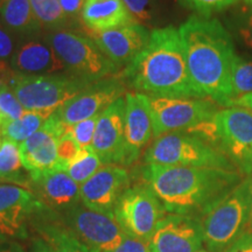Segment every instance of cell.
I'll list each match as a JSON object with an SVG mask.
<instances>
[{
	"label": "cell",
	"instance_id": "obj_1",
	"mask_svg": "<svg viewBox=\"0 0 252 252\" xmlns=\"http://www.w3.org/2000/svg\"><path fill=\"white\" fill-rule=\"evenodd\" d=\"M189 75L201 97L220 106L231 99L230 74L236 50L231 34L219 19L193 15L179 28Z\"/></svg>",
	"mask_w": 252,
	"mask_h": 252
},
{
	"label": "cell",
	"instance_id": "obj_2",
	"mask_svg": "<svg viewBox=\"0 0 252 252\" xmlns=\"http://www.w3.org/2000/svg\"><path fill=\"white\" fill-rule=\"evenodd\" d=\"M141 176L167 213L200 220L242 182L238 171L210 167L146 165Z\"/></svg>",
	"mask_w": 252,
	"mask_h": 252
},
{
	"label": "cell",
	"instance_id": "obj_3",
	"mask_svg": "<svg viewBox=\"0 0 252 252\" xmlns=\"http://www.w3.org/2000/svg\"><path fill=\"white\" fill-rule=\"evenodd\" d=\"M121 78L149 97L203 98L191 82L179 30L171 26L151 31L149 43Z\"/></svg>",
	"mask_w": 252,
	"mask_h": 252
},
{
	"label": "cell",
	"instance_id": "obj_4",
	"mask_svg": "<svg viewBox=\"0 0 252 252\" xmlns=\"http://www.w3.org/2000/svg\"><path fill=\"white\" fill-rule=\"evenodd\" d=\"M252 181H242L201 219L203 243L210 252H223L243 235L251 219Z\"/></svg>",
	"mask_w": 252,
	"mask_h": 252
},
{
	"label": "cell",
	"instance_id": "obj_5",
	"mask_svg": "<svg viewBox=\"0 0 252 252\" xmlns=\"http://www.w3.org/2000/svg\"><path fill=\"white\" fill-rule=\"evenodd\" d=\"M94 82L71 74L27 76L14 74L8 76L7 86L12 88L26 111L52 116L69 100L82 93Z\"/></svg>",
	"mask_w": 252,
	"mask_h": 252
},
{
	"label": "cell",
	"instance_id": "obj_6",
	"mask_svg": "<svg viewBox=\"0 0 252 252\" xmlns=\"http://www.w3.org/2000/svg\"><path fill=\"white\" fill-rule=\"evenodd\" d=\"M146 165L210 167L237 171L234 163L217 147L185 131L156 138L145 153Z\"/></svg>",
	"mask_w": 252,
	"mask_h": 252
},
{
	"label": "cell",
	"instance_id": "obj_7",
	"mask_svg": "<svg viewBox=\"0 0 252 252\" xmlns=\"http://www.w3.org/2000/svg\"><path fill=\"white\" fill-rule=\"evenodd\" d=\"M45 39L55 50L68 74L97 82L115 76L119 70L87 34L62 30L49 32Z\"/></svg>",
	"mask_w": 252,
	"mask_h": 252
},
{
	"label": "cell",
	"instance_id": "obj_8",
	"mask_svg": "<svg viewBox=\"0 0 252 252\" xmlns=\"http://www.w3.org/2000/svg\"><path fill=\"white\" fill-rule=\"evenodd\" d=\"M166 209L147 185L128 187L121 195L113 216L125 236L149 243Z\"/></svg>",
	"mask_w": 252,
	"mask_h": 252
},
{
	"label": "cell",
	"instance_id": "obj_9",
	"mask_svg": "<svg viewBox=\"0 0 252 252\" xmlns=\"http://www.w3.org/2000/svg\"><path fill=\"white\" fill-rule=\"evenodd\" d=\"M216 147L222 151L235 168L243 174L252 173V112L230 106L219 110L214 117Z\"/></svg>",
	"mask_w": 252,
	"mask_h": 252
},
{
	"label": "cell",
	"instance_id": "obj_10",
	"mask_svg": "<svg viewBox=\"0 0 252 252\" xmlns=\"http://www.w3.org/2000/svg\"><path fill=\"white\" fill-rule=\"evenodd\" d=\"M153 135L187 131L216 115L215 102L207 98H169L149 97Z\"/></svg>",
	"mask_w": 252,
	"mask_h": 252
},
{
	"label": "cell",
	"instance_id": "obj_11",
	"mask_svg": "<svg viewBox=\"0 0 252 252\" xmlns=\"http://www.w3.org/2000/svg\"><path fill=\"white\" fill-rule=\"evenodd\" d=\"M45 209L28 188L0 184V241L26 239L33 220Z\"/></svg>",
	"mask_w": 252,
	"mask_h": 252
},
{
	"label": "cell",
	"instance_id": "obj_12",
	"mask_svg": "<svg viewBox=\"0 0 252 252\" xmlns=\"http://www.w3.org/2000/svg\"><path fill=\"white\" fill-rule=\"evenodd\" d=\"M61 220L83 243L98 252L113 250L126 237L115 216L94 212L82 202L62 213Z\"/></svg>",
	"mask_w": 252,
	"mask_h": 252
},
{
	"label": "cell",
	"instance_id": "obj_13",
	"mask_svg": "<svg viewBox=\"0 0 252 252\" xmlns=\"http://www.w3.org/2000/svg\"><path fill=\"white\" fill-rule=\"evenodd\" d=\"M125 94V83L112 76L94 82L55 113L62 123L70 126L99 116Z\"/></svg>",
	"mask_w": 252,
	"mask_h": 252
},
{
	"label": "cell",
	"instance_id": "obj_14",
	"mask_svg": "<svg viewBox=\"0 0 252 252\" xmlns=\"http://www.w3.org/2000/svg\"><path fill=\"white\" fill-rule=\"evenodd\" d=\"M203 244L201 220L168 214L160 220L149 242L151 252H196Z\"/></svg>",
	"mask_w": 252,
	"mask_h": 252
},
{
	"label": "cell",
	"instance_id": "obj_15",
	"mask_svg": "<svg viewBox=\"0 0 252 252\" xmlns=\"http://www.w3.org/2000/svg\"><path fill=\"white\" fill-rule=\"evenodd\" d=\"M91 150L103 165L125 166V98H119L100 113Z\"/></svg>",
	"mask_w": 252,
	"mask_h": 252
},
{
	"label": "cell",
	"instance_id": "obj_16",
	"mask_svg": "<svg viewBox=\"0 0 252 252\" xmlns=\"http://www.w3.org/2000/svg\"><path fill=\"white\" fill-rule=\"evenodd\" d=\"M130 174L123 166L103 165L80 186L81 202L94 212L113 215L118 198L128 188Z\"/></svg>",
	"mask_w": 252,
	"mask_h": 252
},
{
	"label": "cell",
	"instance_id": "obj_17",
	"mask_svg": "<svg viewBox=\"0 0 252 252\" xmlns=\"http://www.w3.org/2000/svg\"><path fill=\"white\" fill-rule=\"evenodd\" d=\"M67 130L68 125L62 123L56 113H53L36 133L19 145L21 162L27 173L56 168L59 138Z\"/></svg>",
	"mask_w": 252,
	"mask_h": 252
},
{
	"label": "cell",
	"instance_id": "obj_18",
	"mask_svg": "<svg viewBox=\"0 0 252 252\" xmlns=\"http://www.w3.org/2000/svg\"><path fill=\"white\" fill-rule=\"evenodd\" d=\"M118 69L127 67L149 43V28L134 23L106 32L84 31Z\"/></svg>",
	"mask_w": 252,
	"mask_h": 252
},
{
	"label": "cell",
	"instance_id": "obj_19",
	"mask_svg": "<svg viewBox=\"0 0 252 252\" xmlns=\"http://www.w3.org/2000/svg\"><path fill=\"white\" fill-rule=\"evenodd\" d=\"M28 189L47 209L55 214L64 213L81 203L80 186L64 171L49 169L31 173Z\"/></svg>",
	"mask_w": 252,
	"mask_h": 252
},
{
	"label": "cell",
	"instance_id": "obj_20",
	"mask_svg": "<svg viewBox=\"0 0 252 252\" xmlns=\"http://www.w3.org/2000/svg\"><path fill=\"white\" fill-rule=\"evenodd\" d=\"M9 68L14 74L27 76L68 74L55 50L47 42L45 36H34L19 43Z\"/></svg>",
	"mask_w": 252,
	"mask_h": 252
},
{
	"label": "cell",
	"instance_id": "obj_21",
	"mask_svg": "<svg viewBox=\"0 0 252 252\" xmlns=\"http://www.w3.org/2000/svg\"><path fill=\"white\" fill-rule=\"evenodd\" d=\"M153 135L149 96L140 93L125 94V166L139 157L140 151Z\"/></svg>",
	"mask_w": 252,
	"mask_h": 252
},
{
	"label": "cell",
	"instance_id": "obj_22",
	"mask_svg": "<svg viewBox=\"0 0 252 252\" xmlns=\"http://www.w3.org/2000/svg\"><path fill=\"white\" fill-rule=\"evenodd\" d=\"M81 20L84 31L97 33L135 23L123 0H86Z\"/></svg>",
	"mask_w": 252,
	"mask_h": 252
},
{
	"label": "cell",
	"instance_id": "obj_23",
	"mask_svg": "<svg viewBox=\"0 0 252 252\" xmlns=\"http://www.w3.org/2000/svg\"><path fill=\"white\" fill-rule=\"evenodd\" d=\"M54 214L46 208L32 223L53 252H98L76 237L62 220L55 219Z\"/></svg>",
	"mask_w": 252,
	"mask_h": 252
},
{
	"label": "cell",
	"instance_id": "obj_24",
	"mask_svg": "<svg viewBox=\"0 0 252 252\" xmlns=\"http://www.w3.org/2000/svg\"><path fill=\"white\" fill-rule=\"evenodd\" d=\"M0 20L20 41L39 36L42 31L30 0H1Z\"/></svg>",
	"mask_w": 252,
	"mask_h": 252
},
{
	"label": "cell",
	"instance_id": "obj_25",
	"mask_svg": "<svg viewBox=\"0 0 252 252\" xmlns=\"http://www.w3.org/2000/svg\"><path fill=\"white\" fill-rule=\"evenodd\" d=\"M24 168L20 158L19 144L2 139L0 145V180L12 182L14 185H24L28 188L30 173Z\"/></svg>",
	"mask_w": 252,
	"mask_h": 252
},
{
	"label": "cell",
	"instance_id": "obj_26",
	"mask_svg": "<svg viewBox=\"0 0 252 252\" xmlns=\"http://www.w3.org/2000/svg\"><path fill=\"white\" fill-rule=\"evenodd\" d=\"M225 27L239 45L252 54V5L244 2L230 8Z\"/></svg>",
	"mask_w": 252,
	"mask_h": 252
},
{
	"label": "cell",
	"instance_id": "obj_27",
	"mask_svg": "<svg viewBox=\"0 0 252 252\" xmlns=\"http://www.w3.org/2000/svg\"><path fill=\"white\" fill-rule=\"evenodd\" d=\"M49 117L50 116L46 113L26 111L17 121L9 123L1 128L2 139L14 141L20 145L36 133Z\"/></svg>",
	"mask_w": 252,
	"mask_h": 252
},
{
	"label": "cell",
	"instance_id": "obj_28",
	"mask_svg": "<svg viewBox=\"0 0 252 252\" xmlns=\"http://www.w3.org/2000/svg\"><path fill=\"white\" fill-rule=\"evenodd\" d=\"M34 15L39 21L41 27L49 32L65 30L69 20L60 5L59 0H30Z\"/></svg>",
	"mask_w": 252,
	"mask_h": 252
},
{
	"label": "cell",
	"instance_id": "obj_29",
	"mask_svg": "<svg viewBox=\"0 0 252 252\" xmlns=\"http://www.w3.org/2000/svg\"><path fill=\"white\" fill-rule=\"evenodd\" d=\"M230 87L231 99L252 93V58L236 55L230 74Z\"/></svg>",
	"mask_w": 252,
	"mask_h": 252
},
{
	"label": "cell",
	"instance_id": "obj_30",
	"mask_svg": "<svg viewBox=\"0 0 252 252\" xmlns=\"http://www.w3.org/2000/svg\"><path fill=\"white\" fill-rule=\"evenodd\" d=\"M102 166L103 162L93 150L82 149L76 159L68 166L65 172L78 186H82Z\"/></svg>",
	"mask_w": 252,
	"mask_h": 252
},
{
	"label": "cell",
	"instance_id": "obj_31",
	"mask_svg": "<svg viewBox=\"0 0 252 252\" xmlns=\"http://www.w3.org/2000/svg\"><path fill=\"white\" fill-rule=\"evenodd\" d=\"M132 18L137 24L152 27L159 23L161 5L159 0H123Z\"/></svg>",
	"mask_w": 252,
	"mask_h": 252
},
{
	"label": "cell",
	"instance_id": "obj_32",
	"mask_svg": "<svg viewBox=\"0 0 252 252\" xmlns=\"http://www.w3.org/2000/svg\"><path fill=\"white\" fill-rule=\"evenodd\" d=\"M26 112L14 91L7 84L0 86V130L5 125L17 121Z\"/></svg>",
	"mask_w": 252,
	"mask_h": 252
},
{
	"label": "cell",
	"instance_id": "obj_33",
	"mask_svg": "<svg viewBox=\"0 0 252 252\" xmlns=\"http://www.w3.org/2000/svg\"><path fill=\"white\" fill-rule=\"evenodd\" d=\"M182 6L203 18H212L213 14L225 12L237 5L239 0H180Z\"/></svg>",
	"mask_w": 252,
	"mask_h": 252
},
{
	"label": "cell",
	"instance_id": "obj_34",
	"mask_svg": "<svg viewBox=\"0 0 252 252\" xmlns=\"http://www.w3.org/2000/svg\"><path fill=\"white\" fill-rule=\"evenodd\" d=\"M21 41L0 20V74L12 71L9 63Z\"/></svg>",
	"mask_w": 252,
	"mask_h": 252
},
{
	"label": "cell",
	"instance_id": "obj_35",
	"mask_svg": "<svg viewBox=\"0 0 252 252\" xmlns=\"http://www.w3.org/2000/svg\"><path fill=\"white\" fill-rule=\"evenodd\" d=\"M80 145L74 139L70 131L68 130L60 135L58 143V166L55 169L58 171H67L68 166L76 159L81 152Z\"/></svg>",
	"mask_w": 252,
	"mask_h": 252
},
{
	"label": "cell",
	"instance_id": "obj_36",
	"mask_svg": "<svg viewBox=\"0 0 252 252\" xmlns=\"http://www.w3.org/2000/svg\"><path fill=\"white\" fill-rule=\"evenodd\" d=\"M98 117L99 116H94L93 118L86 119V121L69 126V131H70L74 139L77 141V144L80 145L81 149H91Z\"/></svg>",
	"mask_w": 252,
	"mask_h": 252
},
{
	"label": "cell",
	"instance_id": "obj_37",
	"mask_svg": "<svg viewBox=\"0 0 252 252\" xmlns=\"http://www.w3.org/2000/svg\"><path fill=\"white\" fill-rule=\"evenodd\" d=\"M109 252H151V250L149 248V243H146V242L126 236L117 248Z\"/></svg>",
	"mask_w": 252,
	"mask_h": 252
},
{
	"label": "cell",
	"instance_id": "obj_38",
	"mask_svg": "<svg viewBox=\"0 0 252 252\" xmlns=\"http://www.w3.org/2000/svg\"><path fill=\"white\" fill-rule=\"evenodd\" d=\"M59 1L69 20L81 19L82 9H83L86 0H59Z\"/></svg>",
	"mask_w": 252,
	"mask_h": 252
},
{
	"label": "cell",
	"instance_id": "obj_39",
	"mask_svg": "<svg viewBox=\"0 0 252 252\" xmlns=\"http://www.w3.org/2000/svg\"><path fill=\"white\" fill-rule=\"evenodd\" d=\"M223 252H252V232H245Z\"/></svg>",
	"mask_w": 252,
	"mask_h": 252
},
{
	"label": "cell",
	"instance_id": "obj_40",
	"mask_svg": "<svg viewBox=\"0 0 252 252\" xmlns=\"http://www.w3.org/2000/svg\"><path fill=\"white\" fill-rule=\"evenodd\" d=\"M230 106H238V108L245 109L248 111L252 112V93L229 100L228 105L225 108H230Z\"/></svg>",
	"mask_w": 252,
	"mask_h": 252
},
{
	"label": "cell",
	"instance_id": "obj_41",
	"mask_svg": "<svg viewBox=\"0 0 252 252\" xmlns=\"http://www.w3.org/2000/svg\"><path fill=\"white\" fill-rule=\"evenodd\" d=\"M0 252H25L17 241H0Z\"/></svg>",
	"mask_w": 252,
	"mask_h": 252
},
{
	"label": "cell",
	"instance_id": "obj_42",
	"mask_svg": "<svg viewBox=\"0 0 252 252\" xmlns=\"http://www.w3.org/2000/svg\"><path fill=\"white\" fill-rule=\"evenodd\" d=\"M31 252H53L52 249L47 242L43 238L35 237L32 241V248H31Z\"/></svg>",
	"mask_w": 252,
	"mask_h": 252
},
{
	"label": "cell",
	"instance_id": "obj_43",
	"mask_svg": "<svg viewBox=\"0 0 252 252\" xmlns=\"http://www.w3.org/2000/svg\"><path fill=\"white\" fill-rule=\"evenodd\" d=\"M244 2H247V4L252 5V0H244Z\"/></svg>",
	"mask_w": 252,
	"mask_h": 252
},
{
	"label": "cell",
	"instance_id": "obj_44",
	"mask_svg": "<svg viewBox=\"0 0 252 252\" xmlns=\"http://www.w3.org/2000/svg\"><path fill=\"white\" fill-rule=\"evenodd\" d=\"M251 223H252V206H251Z\"/></svg>",
	"mask_w": 252,
	"mask_h": 252
},
{
	"label": "cell",
	"instance_id": "obj_45",
	"mask_svg": "<svg viewBox=\"0 0 252 252\" xmlns=\"http://www.w3.org/2000/svg\"><path fill=\"white\" fill-rule=\"evenodd\" d=\"M196 252H207V251H203V250H198V251H196Z\"/></svg>",
	"mask_w": 252,
	"mask_h": 252
},
{
	"label": "cell",
	"instance_id": "obj_46",
	"mask_svg": "<svg viewBox=\"0 0 252 252\" xmlns=\"http://www.w3.org/2000/svg\"><path fill=\"white\" fill-rule=\"evenodd\" d=\"M0 1H1V0H0Z\"/></svg>",
	"mask_w": 252,
	"mask_h": 252
}]
</instances>
